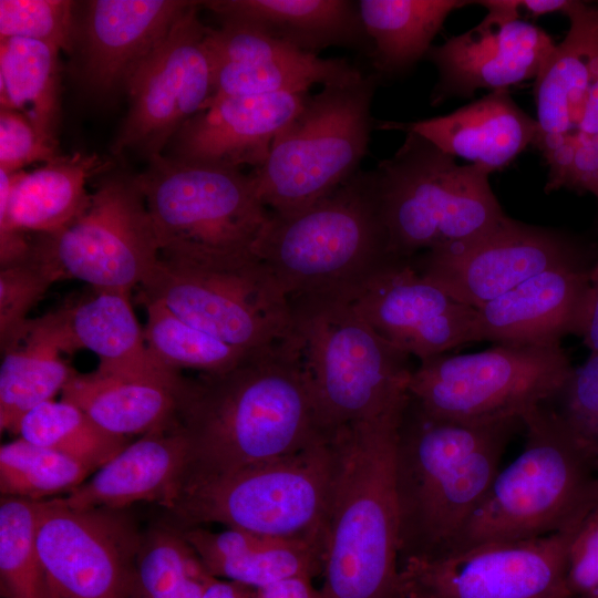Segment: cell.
<instances>
[{"instance_id": "6da1fadb", "label": "cell", "mask_w": 598, "mask_h": 598, "mask_svg": "<svg viewBox=\"0 0 598 598\" xmlns=\"http://www.w3.org/2000/svg\"><path fill=\"white\" fill-rule=\"evenodd\" d=\"M176 419L188 443L185 485L298 452L321 436L296 337L220 373L184 377Z\"/></svg>"}, {"instance_id": "8d00e7d4", "label": "cell", "mask_w": 598, "mask_h": 598, "mask_svg": "<svg viewBox=\"0 0 598 598\" xmlns=\"http://www.w3.org/2000/svg\"><path fill=\"white\" fill-rule=\"evenodd\" d=\"M42 503L1 497L0 592L3 598H52L37 544Z\"/></svg>"}, {"instance_id": "8992f818", "label": "cell", "mask_w": 598, "mask_h": 598, "mask_svg": "<svg viewBox=\"0 0 598 598\" xmlns=\"http://www.w3.org/2000/svg\"><path fill=\"white\" fill-rule=\"evenodd\" d=\"M293 331L323 434L377 417L409 398L410 354L382 338L349 299H289Z\"/></svg>"}, {"instance_id": "2e32d148", "label": "cell", "mask_w": 598, "mask_h": 598, "mask_svg": "<svg viewBox=\"0 0 598 598\" xmlns=\"http://www.w3.org/2000/svg\"><path fill=\"white\" fill-rule=\"evenodd\" d=\"M199 7L200 1H192L128 81L130 109L111 146L113 154L134 152L148 162L162 156L210 97L207 25L199 20Z\"/></svg>"}, {"instance_id": "7dc6e473", "label": "cell", "mask_w": 598, "mask_h": 598, "mask_svg": "<svg viewBox=\"0 0 598 598\" xmlns=\"http://www.w3.org/2000/svg\"><path fill=\"white\" fill-rule=\"evenodd\" d=\"M574 0H505L506 6L516 18L523 19L524 13L540 17L549 13H566Z\"/></svg>"}, {"instance_id": "52a82bcc", "label": "cell", "mask_w": 598, "mask_h": 598, "mask_svg": "<svg viewBox=\"0 0 598 598\" xmlns=\"http://www.w3.org/2000/svg\"><path fill=\"white\" fill-rule=\"evenodd\" d=\"M493 172L456 158L423 136L406 132L396 152L372 175L389 255L411 259L470 241L507 215L489 184Z\"/></svg>"}, {"instance_id": "5b68a950", "label": "cell", "mask_w": 598, "mask_h": 598, "mask_svg": "<svg viewBox=\"0 0 598 598\" xmlns=\"http://www.w3.org/2000/svg\"><path fill=\"white\" fill-rule=\"evenodd\" d=\"M520 420L526 430L523 452L498 472L452 551L558 533L598 504L596 460L558 412L542 404Z\"/></svg>"}, {"instance_id": "603a6c76", "label": "cell", "mask_w": 598, "mask_h": 598, "mask_svg": "<svg viewBox=\"0 0 598 598\" xmlns=\"http://www.w3.org/2000/svg\"><path fill=\"white\" fill-rule=\"evenodd\" d=\"M590 270L587 262L550 269L476 308V342L553 346L580 336Z\"/></svg>"}, {"instance_id": "5bb4252c", "label": "cell", "mask_w": 598, "mask_h": 598, "mask_svg": "<svg viewBox=\"0 0 598 598\" xmlns=\"http://www.w3.org/2000/svg\"><path fill=\"white\" fill-rule=\"evenodd\" d=\"M32 256L56 281L78 279L95 291L131 295L153 272L159 246L135 176L103 178L89 208L64 228L39 234Z\"/></svg>"}, {"instance_id": "f5cc1de1", "label": "cell", "mask_w": 598, "mask_h": 598, "mask_svg": "<svg viewBox=\"0 0 598 598\" xmlns=\"http://www.w3.org/2000/svg\"><path fill=\"white\" fill-rule=\"evenodd\" d=\"M596 265H598V260H597Z\"/></svg>"}, {"instance_id": "e575fe53", "label": "cell", "mask_w": 598, "mask_h": 598, "mask_svg": "<svg viewBox=\"0 0 598 598\" xmlns=\"http://www.w3.org/2000/svg\"><path fill=\"white\" fill-rule=\"evenodd\" d=\"M21 439L71 456L93 471L113 458L126 445V437L100 427L71 402L47 401L29 411L20 422Z\"/></svg>"}, {"instance_id": "484cf974", "label": "cell", "mask_w": 598, "mask_h": 598, "mask_svg": "<svg viewBox=\"0 0 598 598\" xmlns=\"http://www.w3.org/2000/svg\"><path fill=\"white\" fill-rule=\"evenodd\" d=\"M377 128L416 133L441 151L493 173L534 145L536 118L522 110L508 90L491 91L450 114L413 122L379 121Z\"/></svg>"}, {"instance_id": "f6af8a7d", "label": "cell", "mask_w": 598, "mask_h": 598, "mask_svg": "<svg viewBox=\"0 0 598 598\" xmlns=\"http://www.w3.org/2000/svg\"><path fill=\"white\" fill-rule=\"evenodd\" d=\"M590 293L580 337L590 352H598V265L590 270Z\"/></svg>"}, {"instance_id": "7402d4cb", "label": "cell", "mask_w": 598, "mask_h": 598, "mask_svg": "<svg viewBox=\"0 0 598 598\" xmlns=\"http://www.w3.org/2000/svg\"><path fill=\"white\" fill-rule=\"evenodd\" d=\"M309 93L235 95L207 101L172 137L167 157L240 169L261 166Z\"/></svg>"}, {"instance_id": "d4e9b609", "label": "cell", "mask_w": 598, "mask_h": 598, "mask_svg": "<svg viewBox=\"0 0 598 598\" xmlns=\"http://www.w3.org/2000/svg\"><path fill=\"white\" fill-rule=\"evenodd\" d=\"M189 448L178 423L127 444L94 475L55 497L71 508L124 509L136 502H157L167 509L181 494Z\"/></svg>"}, {"instance_id": "b9f144b4", "label": "cell", "mask_w": 598, "mask_h": 598, "mask_svg": "<svg viewBox=\"0 0 598 598\" xmlns=\"http://www.w3.org/2000/svg\"><path fill=\"white\" fill-rule=\"evenodd\" d=\"M556 399V410L581 446L598 460V352L574 368Z\"/></svg>"}, {"instance_id": "4dcf8cb0", "label": "cell", "mask_w": 598, "mask_h": 598, "mask_svg": "<svg viewBox=\"0 0 598 598\" xmlns=\"http://www.w3.org/2000/svg\"><path fill=\"white\" fill-rule=\"evenodd\" d=\"M360 18L370 40L375 74L395 78L426 56L446 18L474 1L359 0Z\"/></svg>"}, {"instance_id": "f1b7e54d", "label": "cell", "mask_w": 598, "mask_h": 598, "mask_svg": "<svg viewBox=\"0 0 598 598\" xmlns=\"http://www.w3.org/2000/svg\"><path fill=\"white\" fill-rule=\"evenodd\" d=\"M183 378H127L95 370L76 373L61 391V399L79 406L111 434L143 436L177 423Z\"/></svg>"}, {"instance_id": "9a60e30c", "label": "cell", "mask_w": 598, "mask_h": 598, "mask_svg": "<svg viewBox=\"0 0 598 598\" xmlns=\"http://www.w3.org/2000/svg\"><path fill=\"white\" fill-rule=\"evenodd\" d=\"M577 525L537 538L402 560L399 598H571L568 549Z\"/></svg>"}, {"instance_id": "74e56055", "label": "cell", "mask_w": 598, "mask_h": 598, "mask_svg": "<svg viewBox=\"0 0 598 598\" xmlns=\"http://www.w3.org/2000/svg\"><path fill=\"white\" fill-rule=\"evenodd\" d=\"M92 471L71 456L21 437L0 447V493L4 497H60L86 481Z\"/></svg>"}, {"instance_id": "1f68e13d", "label": "cell", "mask_w": 598, "mask_h": 598, "mask_svg": "<svg viewBox=\"0 0 598 598\" xmlns=\"http://www.w3.org/2000/svg\"><path fill=\"white\" fill-rule=\"evenodd\" d=\"M60 49L24 38L0 40L1 109L24 115L56 145L60 118Z\"/></svg>"}, {"instance_id": "60d3db41", "label": "cell", "mask_w": 598, "mask_h": 598, "mask_svg": "<svg viewBox=\"0 0 598 598\" xmlns=\"http://www.w3.org/2000/svg\"><path fill=\"white\" fill-rule=\"evenodd\" d=\"M55 278L32 256L19 265L0 269L1 351L17 347L23 338L28 313L43 298Z\"/></svg>"}, {"instance_id": "836d02e7", "label": "cell", "mask_w": 598, "mask_h": 598, "mask_svg": "<svg viewBox=\"0 0 598 598\" xmlns=\"http://www.w3.org/2000/svg\"><path fill=\"white\" fill-rule=\"evenodd\" d=\"M212 576L179 527L142 536L131 598H203Z\"/></svg>"}, {"instance_id": "c3c4849f", "label": "cell", "mask_w": 598, "mask_h": 598, "mask_svg": "<svg viewBox=\"0 0 598 598\" xmlns=\"http://www.w3.org/2000/svg\"><path fill=\"white\" fill-rule=\"evenodd\" d=\"M257 590L237 582L213 577L203 598H252Z\"/></svg>"}, {"instance_id": "f546056e", "label": "cell", "mask_w": 598, "mask_h": 598, "mask_svg": "<svg viewBox=\"0 0 598 598\" xmlns=\"http://www.w3.org/2000/svg\"><path fill=\"white\" fill-rule=\"evenodd\" d=\"M106 166L96 154L76 152L60 154L29 173L17 172L0 231L50 234L70 225L91 204L86 181Z\"/></svg>"}, {"instance_id": "30bf717a", "label": "cell", "mask_w": 598, "mask_h": 598, "mask_svg": "<svg viewBox=\"0 0 598 598\" xmlns=\"http://www.w3.org/2000/svg\"><path fill=\"white\" fill-rule=\"evenodd\" d=\"M140 289L141 301H159L185 322L245 350L295 336L288 297L252 254L159 257Z\"/></svg>"}, {"instance_id": "816d5d0a", "label": "cell", "mask_w": 598, "mask_h": 598, "mask_svg": "<svg viewBox=\"0 0 598 598\" xmlns=\"http://www.w3.org/2000/svg\"><path fill=\"white\" fill-rule=\"evenodd\" d=\"M256 594H257V592H256ZM252 598H256V595H255Z\"/></svg>"}, {"instance_id": "ab89813d", "label": "cell", "mask_w": 598, "mask_h": 598, "mask_svg": "<svg viewBox=\"0 0 598 598\" xmlns=\"http://www.w3.org/2000/svg\"><path fill=\"white\" fill-rule=\"evenodd\" d=\"M69 0H1L0 39L24 38L71 52L80 38Z\"/></svg>"}, {"instance_id": "d590c367", "label": "cell", "mask_w": 598, "mask_h": 598, "mask_svg": "<svg viewBox=\"0 0 598 598\" xmlns=\"http://www.w3.org/2000/svg\"><path fill=\"white\" fill-rule=\"evenodd\" d=\"M142 303L147 312L146 346L159 362L171 369L220 373L251 352L185 322L159 301L144 300Z\"/></svg>"}, {"instance_id": "f907efd6", "label": "cell", "mask_w": 598, "mask_h": 598, "mask_svg": "<svg viewBox=\"0 0 598 598\" xmlns=\"http://www.w3.org/2000/svg\"><path fill=\"white\" fill-rule=\"evenodd\" d=\"M596 472L598 473V460L596 462ZM596 493L598 495V475H596Z\"/></svg>"}, {"instance_id": "7a4b0ae2", "label": "cell", "mask_w": 598, "mask_h": 598, "mask_svg": "<svg viewBox=\"0 0 598 598\" xmlns=\"http://www.w3.org/2000/svg\"><path fill=\"white\" fill-rule=\"evenodd\" d=\"M520 424V419L470 423L435 417L409 394L395 444L399 563L452 551Z\"/></svg>"}, {"instance_id": "9c48e42d", "label": "cell", "mask_w": 598, "mask_h": 598, "mask_svg": "<svg viewBox=\"0 0 598 598\" xmlns=\"http://www.w3.org/2000/svg\"><path fill=\"white\" fill-rule=\"evenodd\" d=\"M380 78L361 73L322 86L276 137L250 174L261 203L275 213L313 204L348 182L368 153L371 105Z\"/></svg>"}, {"instance_id": "cb8c5ba5", "label": "cell", "mask_w": 598, "mask_h": 598, "mask_svg": "<svg viewBox=\"0 0 598 598\" xmlns=\"http://www.w3.org/2000/svg\"><path fill=\"white\" fill-rule=\"evenodd\" d=\"M184 0H94L82 31L83 78L100 95L128 81L190 6Z\"/></svg>"}, {"instance_id": "681fc988", "label": "cell", "mask_w": 598, "mask_h": 598, "mask_svg": "<svg viewBox=\"0 0 598 598\" xmlns=\"http://www.w3.org/2000/svg\"><path fill=\"white\" fill-rule=\"evenodd\" d=\"M581 598H598V586Z\"/></svg>"}, {"instance_id": "ffe728a7", "label": "cell", "mask_w": 598, "mask_h": 598, "mask_svg": "<svg viewBox=\"0 0 598 598\" xmlns=\"http://www.w3.org/2000/svg\"><path fill=\"white\" fill-rule=\"evenodd\" d=\"M556 44L539 27L487 10L477 25L429 50L425 58L437 70L431 104L535 81Z\"/></svg>"}, {"instance_id": "ba28073f", "label": "cell", "mask_w": 598, "mask_h": 598, "mask_svg": "<svg viewBox=\"0 0 598 598\" xmlns=\"http://www.w3.org/2000/svg\"><path fill=\"white\" fill-rule=\"evenodd\" d=\"M336 466L333 443L323 435L292 454L189 483L168 511L179 527L220 524L324 545Z\"/></svg>"}, {"instance_id": "7c38bea8", "label": "cell", "mask_w": 598, "mask_h": 598, "mask_svg": "<svg viewBox=\"0 0 598 598\" xmlns=\"http://www.w3.org/2000/svg\"><path fill=\"white\" fill-rule=\"evenodd\" d=\"M573 369L561 344H496L475 353L421 361L408 390L435 417L489 423L522 419L556 399Z\"/></svg>"}, {"instance_id": "277c9868", "label": "cell", "mask_w": 598, "mask_h": 598, "mask_svg": "<svg viewBox=\"0 0 598 598\" xmlns=\"http://www.w3.org/2000/svg\"><path fill=\"white\" fill-rule=\"evenodd\" d=\"M252 254L288 299H353L389 259L372 171H359L329 195L301 209L269 212Z\"/></svg>"}, {"instance_id": "ee69618b", "label": "cell", "mask_w": 598, "mask_h": 598, "mask_svg": "<svg viewBox=\"0 0 598 598\" xmlns=\"http://www.w3.org/2000/svg\"><path fill=\"white\" fill-rule=\"evenodd\" d=\"M598 586V504L578 523L568 549L567 587L581 598Z\"/></svg>"}, {"instance_id": "4316f807", "label": "cell", "mask_w": 598, "mask_h": 598, "mask_svg": "<svg viewBox=\"0 0 598 598\" xmlns=\"http://www.w3.org/2000/svg\"><path fill=\"white\" fill-rule=\"evenodd\" d=\"M51 317L63 352H94L100 359L96 370L102 373L145 379L182 375L151 353L127 295L95 291L92 298L51 312Z\"/></svg>"}, {"instance_id": "4fadbf2b", "label": "cell", "mask_w": 598, "mask_h": 598, "mask_svg": "<svg viewBox=\"0 0 598 598\" xmlns=\"http://www.w3.org/2000/svg\"><path fill=\"white\" fill-rule=\"evenodd\" d=\"M569 29L535 79L547 193L566 188L598 199V2L574 0Z\"/></svg>"}, {"instance_id": "ac0fdd59", "label": "cell", "mask_w": 598, "mask_h": 598, "mask_svg": "<svg viewBox=\"0 0 598 598\" xmlns=\"http://www.w3.org/2000/svg\"><path fill=\"white\" fill-rule=\"evenodd\" d=\"M411 261L452 299L478 308L538 274L586 259L574 237L506 216L481 237L424 251Z\"/></svg>"}, {"instance_id": "d6a6232c", "label": "cell", "mask_w": 598, "mask_h": 598, "mask_svg": "<svg viewBox=\"0 0 598 598\" xmlns=\"http://www.w3.org/2000/svg\"><path fill=\"white\" fill-rule=\"evenodd\" d=\"M37 319H29L20 343L0 365V429L18 434L23 416L63 390L76 372Z\"/></svg>"}, {"instance_id": "7bdbcfd3", "label": "cell", "mask_w": 598, "mask_h": 598, "mask_svg": "<svg viewBox=\"0 0 598 598\" xmlns=\"http://www.w3.org/2000/svg\"><path fill=\"white\" fill-rule=\"evenodd\" d=\"M60 154L21 113L0 111V168L19 172L34 162L48 163Z\"/></svg>"}, {"instance_id": "8fae6325", "label": "cell", "mask_w": 598, "mask_h": 598, "mask_svg": "<svg viewBox=\"0 0 598 598\" xmlns=\"http://www.w3.org/2000/svg\"><path fill=\"white\" fill-rule=\"evenodd\" d=\"M135 179L164 259L250 255L269 216L238 168L162 155Z\"/></svg>"}, {"instance_id": "d6986e66", "label": "cell", "mask_w": 598, "mask_h": 598, "mask_svg": "<svg viewBox=\"0 0 598 598\" xmlns=\"http://www.w3.org/2000/svg\"><path fill=\"white\" fill-rule=\"evenodd\" d=\"M351 302L382 338L421 361L476 342V308L452 299L411 259H389Z\"/></svg>"}, {"instance_id": "44dd1931", "label": "cell", "mask_w": 598, "mask_h": 598, "mask_svg": "<svg viewBox=\"0 0 598 598\" xmlns=\"http://www.w3.org/2000/svg\"><path fill=\"white\" fill-rule=\"evenodd\" d=\"M213 92L208 101L235 95L309 93L357 78L362 72L343 59H324L275 39L235 19L207 27Z\"/></svg>"}, {"instance_id": "bcb514c9", "label": "cell", "mask_w": 598, "mask_h": 598, "mask_svg": "<svg viewBox=\"0 0 598 598\" xmlns=\"http://www.w3.org/2000/svg\"><path fill=\"white\" fill-rule=\"evenodd\" d=\"M308 578H291L257 590L260 598H322Z\"/></svg>"}, {"instance_id": "83f0119b", "label": "cell", "mask_w": 598, "mask_h": 598, "mask_svg": "<svg viewBox=\"0 0 598 598\" xmlns=\"http://www.w3.org/2000/svg\"><path fill=\"white\" fill-rule=\"evenodd\" d=\"M200 6L219 19L244 21L305 52L329 47L371 50L358 2L350 0H209Z\"/></svg>"}, {"instance_id": "3957f363", "label": "cell", "mask_w": 598, "mask_h": 598, "mask_svg": "<svg viewBox=\"0 0 598 598\" xmlns=\"http://www.w3.org/2000/svg\"><path fill=\"white\" fill-rule=\"evenodd\" d=\"M408 400L329 434L337 466L326 524L322 598H399L394 467L398 425Z\"/></svg>"}, {"instance_id": "f35d334b", "label": "cell", "mask_w": 598, "mask_h": 598, "mask_svg": "<svg viewBox=\"0 0 598 598\" xmlns=\"http://www.w3.org/2000/svg\"><path fill=\"white\" fill-rule=\"evenodd\" d=\"M323 563L324 545L320 542L271 537L206 569L216 578L260 590L291 578L312 580L322 575Z\"/></svg>"}, {"instance_id": "e0dca14e", "label": "cell", "mask_w": 598, "mask_h": 598, "mask_svg": "<svg viewBox=\"0 0 598 598\" xmlns=\"http://www.w3.org/2000/svg\"><path fill=\"white\" fill-rule=\"evenodd\" d=\"M142 536L123 509L42 503L37 544L52 598H131Z\"/></svg>"}]
</instances>
